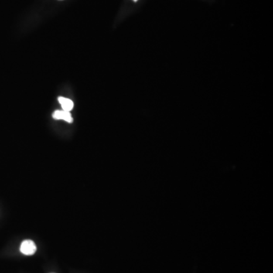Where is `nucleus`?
<instances>
[{
	"label": "nucleus",
	"instance_id": "obj_3",
	"mask_svg": "<svg viewBox=\"0 0 273 273\" xmlns=\"http://www.w3.org/2000/svg\"><path fill=\"white\" fill-rule=\"evenodd\" d=\"M59 103L62 106V110L66 112L72 111V109L74 107V103L69 99L65 98V97H60L58 99Z\"/></svg>",
	"mask_w": 273,
	"mask_h": 273
},
{
	"label": "nucleus",
	"instance_id": "obj_4",
	"mask_svg": "<svg viewBox=\"0 0 273 273\" xmlns=\"http://www.w3.org/2000/svg\"><path fill=\"white\" fill-rule=\"evenodd\" d=\"M133 1H134V2H137V1H138V0H133Z\"/></svg>",
	"mask_w": 273,
	"mask_h": 273
},
{
	"label": "nucleus",
	"instance_id": "obj_1",
	"mask_svg": "<svg viewBox=\"0 0 273 273\" xmlns=\"http://www.w3.org/2000/svg\"><path fill=\"white\" fill-rule=\"evenodd\" d=\"M20 250L25 255H33V254H35V252L37 250L36 244H35L33 240H24L23 242L21 244Z\"/></svg>",
	"mask_w": 273,
	"mask_h": 273
},
{
	"label": "nucleus",
	"instance_id": "obj_2",
	"mask_svg": "<svg viewBox=\"0 0 273 273\" xmlns=\"http://www.w3.org/2000/svg\"><path fill=\"white\" fill-rule=\"evenodd\" d=\"M52 118L56 120H65L69 123L73 122V118L70 112H66L64 110H56L52 114Z\"/></svg>",
	"mask_w": 273,
	"mask_h": 273
}]
</instances>
